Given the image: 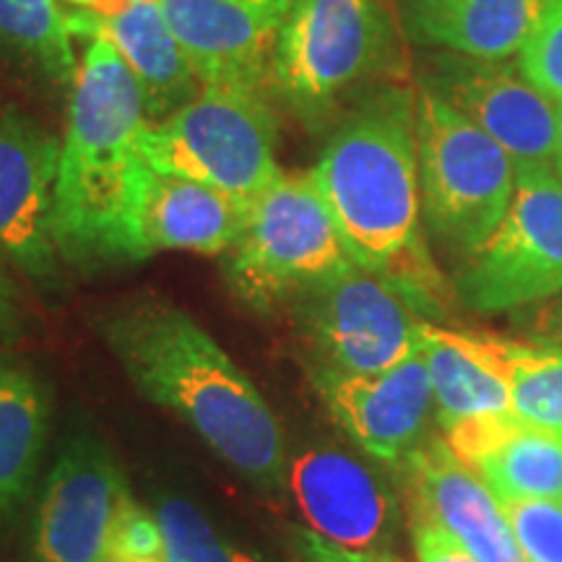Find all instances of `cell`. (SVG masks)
Here are the masks:
<instances>
[{"mask_svg": "<svg viewBox=\"0 0 562 562\" xmlns=\"http://www.w3.org/2000/svg\"><path fill=\"white\" fill-rule=\"evenodd\" d=\"M167 562H263L243 547L227 542L211 526L206 513L182 495H161L154 505Z\"/></svg>", "mask_w": 562, "mask_h": 562, "instance_id": "25", "label": "cell"}, {"mask_svg": "<svg viewBox=\"0 0 562 562\" xmlns=\"http://www.w3.org/2000/svg\"><path fill=\"white\" fill-rule=\"evenodd\" d=\"M526 562H562L560 501H501Z\"/></svg>", "mask_w": 562, "mask_h": 562, "instance_id": "26", "label": "cell"}, {"mask_svg": "<svg viewBox=\"0 0 562 562\" xmlns=\"http://www.w3.org/2000/svg\"><path fill=\"white\" fill-rule=\"evenodd\" d=\"M248 203L180 175L154 170L138 157L125 211L128 261L165 250L224 256L240 235Z\"/></svg>", "mask_w": 562, "mask_h": 562, "instance_id": "14", "label": "cell"}, {"mask_svg": "<svg viewBox=\"0 0 562 562\" xmlns=\"http://www.w3.org/2000/svg\"><path fill=\"white\" fill-rule=\"evenodd\" d=\"M294 0H159L175 37L206 83L269 87L277 40Z\"/></svg>", "mask_w": 562, "mask_h": 562, "instance_id": "16", "label": "cell"}, {"mask_svg": "<svg viewBox=\"0 0 562 562\" xmlns=\"http://www.w3.org/2000/svg\"><path fill=\"white\" fill-rule=\"evenodd\" d=\"M398 34L385 0H294L269 87L307 128L331 121L360 83L396 74Z\"/></svg>", "mask_w": 562, "mask_h": 562, "instance_id": "4", "label": "cell"}, {"mask_svg": "<svg viewBox=\"0 0 562 562\" xmlns=\"http://www.w3.org/2000/svg\"><path fill=\"white\" fill-rule=\"evenodd\" d=\"M311 172L351 261L396 284L419 313L438 311L448 290L422 237L412 91L385 87L360 97Z\"/></svg>", "mask_w": 562, "mask_h": 562, "instance_id": "2", "label": "cell"}, {"mask_svg": "<svg viewBox=\"0 0 562 562\" xmlns=\"http://www.w3.org/2000/svg\"><path fill=\"white\" fill-rule=\"evenodd\" d=\"M131 497L115 453L94 435H74L42 487L34 562H108Z\"/></svg>", "mask_w": 562, "mask_h": 562, "instance_id": "12", "label": "cell"}, {"mask_svg": "<svg viewBox=\"0 0 562 562\" xmlns=\"http://www.w3.org/2000/svg\"><path fill=\"white\" fill-rule=\"evenodd\" d=\"M60 3H68V5H76V9H104V5L110 3V0H60Z\"/></svg>", "mask_w": 562, "mask_h": 562, "instance_id": "33", "label": "cell"}, {"mask_svg": "<svg viewBox=\"0 0 562 562\" xmlns=\"http://www.w3.org/2000/svg\"><path fill=\"white\" fill-rule=\"evenodd\" d=\"M144 125V100L128 66L108 40H89L70 87L55 182V245L70 269L131 263L125 211Z\"/></svg>", "mask_w": 562, "mask_h": 562, "instance_id": "3", "label": "cell"}, {"mask_svg": "<svg viewBox=\"0 0 562 562\" xmlns=\"http://www.w3.org/2000/svg\"><path fill=\"white\" fill-rule=\"evenodd\" d=\"M404 467L412 510L446 526L476 562H526L501 501L446 440H425Z\"/></svg>", "mask_w": 562, "mask_h": 562, "instance_id": "18", "label": "cell"}, {"mask_svg": "<svg viewBox=\"0 0 562 562\" xmlns=\"http://www.w3.org/2000/svg\"><path fill=\"white\" fill-rule=\"evenodd\" d=\"M554 172H558V175H560V180H562V159L554 161Z\"/></svg>", "mask_w": 562, "mask_h": 562, "instance_id": "35", "label": "cell"}, {"mask_svg": "<svg viewBox=\"0 0 562 562\" xmlns=\"http://www.w3.org/2000/svg\"><path fill=\"white\" fill-rule=\"evenodd\" d=\"M313 381L344 432L372 459L404 463L425 442L435 396L422 349L375 375L315 370Z\"/></svg>", "mask_w": 562, "mask_h": 562, "instance_id": "15", "label": "cell"}, {"mask_svg": "<svg viewBox=\"0 0 562 562\" xmlns=\"http://www.w3.org/2000/svg\"><path fill=\"white\" fill-rule=\"evenodd\" d=\"M521 74L552 102H562V0H550L526 40Z\"/></svg>", "mask_w": 562, "mask_h": 562, "instance_id": "27", "label": "cell"}, {"mask_svg": "<svg viewBox=\"0 0 562 562\" xmlns=\"http://www.w3.org/2000/svg\"><path fill=\"white\" fill-rule=\"evenodd\" d=\"M419 195L427 227L442 245L472 258L503 222L518 167L497 140L417 87Z\"/></svg>", "mask_w": 562, "mask_h": 562, "instance_id": "7", "label": "cell"}, {"mask_svg": "<svg viewBox=\"0 0 562 562\" xmlns=\"http://www.w3.org/2000/svg\"><path fill=\"white\" fill-rule=\"evenodd\" d=\"M74 21L76 37H102L121 55L144 100L146 123L165 121L203 89L159 0H110L97 11L74 9Z\"/></svg>", "mask_w": 562, "mask_h": 562, "instance_id": "17", "label": "cell"}, {"mask_svg": "<svg viewBox=\"0 0 562 562\" xmlns=\"http://www.w3.org/2000/svg\"><path fill=\"white\" fill-rule=\"evenodd\" d=\"M456 294L480 313H505L562 294V180L554 167H526L487 243L467 258Z\"/></svg>", "mask_w": 562, "mask_h": 562, "instance_id": "9", "label": "cell"}, {"mask_svg": "<svg viewBox=\"0 0 562 562\" xmlns=\"http://www.w3.org/2000/svg\"><path fill=\"white\" fill-rule=\"evenodd\" d=\"M412 539L417 562H476L474 554L446 526L432 521L425 513L412 510Z\"/></svg>", "mask_w": 562, "mask_h": 562, "instance_id": "29", "label": "cell"}, {"mask_svg": "<svg viewBox=\"0 0 562 562\" xmlns=\"http://www.w3.org/2000/svg\"><path fill=\"white\" fill-rule=\"evenodd\" d=\"M286 490L307 531L349 552H389L398 508L381 476L339 448L313 446L290 459Z\"/></svg>", "mask_w": 562, "mask_h": 562, "instance_id": "13", "label": "cell"}, {"mask_svg": "<svg viewBox=\"0 0 562 562\" xmlns=\"http://www.w3.org/2000/svg\"><path fill=\"white\" fill-rule=\"evenodd\" d=\"M533 336H537L539 344H544V347L562 349V294L547 300V305H542V311L537 313Z\"/></svg>", "mask_w": 562, "mask_h": 562, "instance_id": "32", "label": "cell"}, {"mask_svg": "<svg viewBox=\"0 0 562 562\" xmlns=\"http://www.w3.org/2000/svg\"><path fill=\"white\" fill-rule=\"evenodd\" d=\"M419 349L430 370L435 417L442 432L474 422L510 417V341L453 331L425 321Z\"/></svg>", "mask_w": 562, "mask_h": 562, "instance_id": "19", "label": "cell"}, {"mask_svg": "<svg viewBox=\"0 0 562 562\" xmlns=\"http://www.w3.org/2000/svg\"><path fill=\"white\" fill-rule=\"evenodd\" d=\"M279 123L263 89L206 83L193 102L146 123L138 157L159 172L252 201L281 175Z\"/></svg>", "mask_w": 562, "mask_h": 562, "instance_id": "5", "label": "cell"}, {"mask_svg": "<svg viewBox=\"0 0 562 562\" xmlns=\"http://www.w3.org/2000/svg\"><path fill=\"white\" fill-rule=\"evenodd\" d=\"M419 87L497 140L518 170L558 161L554 102L510 63L438 50L422 66Z\"/></svg>", "mask_w": 562, "mask_h": 562, "instance_id": "11", "label": "cell"}, {"mask_svg": "<svg viewBox=\"0 0 562 562\" xmlns=\"http://www.w3.org/2000/svg\"><path fill=\"white\" fill-rule=\"evenodd\" d=\"M513 417L562 435V349L510 341Z\"/></svg>", "mask_w": 562, "mask_h": 562, "instance_id": "24", "label": "cell"}, {"mask_svg": "<svg viewBox=\"0 0 562 562\" xmlns=\"http://www.w3.org/2000/svg\"><path fill=\"white\" fill-rule=\"evenodd\" d=\"M550 0H398L417 45L482 60L521 53Z\"/></svg>", "mask_w": 562, "mask_h": 562, "instance_id": "21", "label": "cell"}, {"mask_svg": "<svg viewBox=\"0 0 562 562\" xmlns=\"http://www.w3.org/2000/svg\"><path fill=\"white\" fill-rule=\"evenodd\" d=\"M63 138L24 110L0 108V261L34 284H60L55 182Z\"/></svg>", "mask_w": 562, "mask_h": 562, "instance_id": "10", "label": "cell"}, {"mask_svg": "<svg viewBox=\"0 0 562 562\" xmlns=\"http://www.w3.org/2000/svg\"><path fill=\"white\" fill-rule=\"evenodd\" d=\"M108 562H167L157 516L133 497L125 503L121 521H117Z\"/></svg>", "mask_w": 562, "mask_h": 562, "instance_id": "28", "label": "cell"}, {"mask_svg": "<svg viewBox=\"0 0 562 562\" xmlns=\"http://www.w3.org/2000/svg\"><path fill=\"white\" fill-rule=\"evenodd\" d=\"M292 550L294 562H402L393 558L391 552H349L341 550L326 539H321L318 533L297 529L292 533Z\"/></svg>", "mask_w": 562, "mask_h": 562, "instance_id": "30", "label": "cell"}, {"mask_svg": "<svg viewBox=\"0 0 562 562\" xmlns=\"http://www.w3.org/2000/svg\"><path fill=\"white\" fill-rule=\"evenodd\" d=\"M554 117H558V144H560L558 159H562V102H554Z\"/></svg>", "mask_w": 562, "mask_h": 562, "instance_id": "34", "label": "cell"}, {"mask_svg": "<svg viewBox=\"0 0 562 562\" xmlns=\"http://www.w3.org/2000/svg\"><path fill=\"white\" fill-rule=\"evenodd\" d=\"M100 336L140 396L180 417L258 490L284 487L290 459L277 414L191 315L167 300H128L100 315Z\"/></svg>", "mask_w": 562, "mask_h": 562, "instance_id": "1", "label": "cell"}, {"mask_svg": "<svg viewBox=\"0 0 562 562\" xmlns=\"http://www.w3.org/2000/svg\"><path fill=\"white\" fill-rule=\"evenodd\" d=\"M24 334V307L16 284L0 269V344H13Z\"/></svg>", "mask_w": 562, "mask_h": 562, "instance_id": "31", "label": "cell"}, {"mask_svg": "<svg viewBox=\"0 0 562 562\" xmlns=\"http://www.w3.org/2000/svg\"><path fill=\"white\" fill-rule=\"evenodd\" d=\"M74 9L60 0H0V47L55 87H74Z\"/></svg>", "mask_w": 562, "mask_h": 562, "instance_id": "23", "label": "cell"}, {"mask_svg": "<svg viewBox=\"0 0 562 562\" xmlns=\"http://www.w3.org/2000/svg\"><path fill=\"white\" fill-rule=\"evenodd\" d=\"M50 435V391L0 349V526L30 501Z\"/></svg>", "mask_w": 562, "mask_h": 562, "instance_id": "22", "label": "cell"}, {"mask_svg": "<svg viewBox=\"0 0 562 562\" xmlns=\"http://www.w3.org/2000/svg\"><path fill=\"white\" fill-rule=\"evenodd\" d=\"M349 263L313 172L281 170L248 203L240 235L224 252V279L245 305L266 313Z\"/></svg>", "mask_w": 562, "mask_h": 562, "instance_id": "6", "label": "cell"}, {"mask_svg": "<svg viewBox=\"0 0 562 562\" xmlns=\"http://www.w3.org/2000/svg\"><path fill=\"white\" fill-rule=\"evenodd\" d=\"M442 440L497 501L562 503V435L524 425L510 414L456 427Z\"/></svg>", "mask_w": 562, "mask_h": 562, "instance_id": "20", "label": "cell"}, {"mask_svg": "<svg viewBox=\"0 0 562 562\" xmlns=\"http://www.w3.org/2000/svg\"><path fill=\"white\" fill-rule=\"evenodd\" d=\"M300 331L321 368L341 375H375L419 351L417 305L362 266L349 263L292 300Z\"/></svg>", "mask_w": 562, "mask_h": 562, "instance_id": "8", "label": "cell"}]
</instances>
